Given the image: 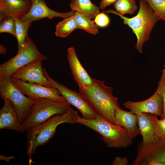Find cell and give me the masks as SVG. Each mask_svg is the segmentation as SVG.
Instances as JSON below:
<instances>
[{
	"instance_id": "ffe728a7",
	"label": "cell",
	"mask_w": 165,
	"mask_h": 165,
	"mask_svg": "<svg viewBox=\"0 0 165 165\" xmlns=\"http://www.w3.org/2000/svg\"><path fill=\"white\" fill-rule=\"evenodd\" d=\"M74 15L63 19L57 24L55 33L57 36L66 37L77 28Z\"/></svg>"
},
{
	"instance_id": "f1b7e54d",
	"label": "cell",
	"mask_w": 165,
	"mask_h": 165,
	"mask_svg": "<svg viewBox=\"0 0 165 165\" xmlns=\"http://www.w3.org/2000/svg\"><path fill=\"white\" fill-rule=\"evenodd\" d=\"M129 162L127 157H116L112 162L113 165H127Z\"/></svg>"
},
{
	"instance_id": "44dd1931",
	"label": "cell",
	"mask_w": 165,
	"mask_h": 165,
	"mask_svg": "<svg viewBox=\"0 0 165 165\" xmlns=\"http://www.w3.org/2000/svg\"><path fill=\"white\" fill-rule=\"evenodd\" d=\"M74 16L77 28L93 35L98 33V27L94 21L78 12H75Z\"/></svg>"
},
{
	"instance_id": "3957f363",
	"label": "cell",
	"mask_w": 165,
	"mask_h": 165,
	"mask_svg": "<svg viewBox=\"0 0 165 165\" xmlns=\"http://www.w3.org/2000/svg\"><path fill=\"white\" fill-rule=\"evenodd\" d=\"M139 4L137 14L131 18L125 17L113 9H108L105 12L118 16L123 20L124 24L131 29L137 38L135 46L142 53L145 42L149 39L152 30L160 19L145 1L139 0Z\"/></svg>"
},
{
	"instance_id": "d6a6232c",
	"label": "cell",
	"mask_w": 165,
	"mask_h": 165,
	"mask_svg": "<svg viewBox=\"0 0 165 165\" xmlns=\"http://www.w3.org/2000/svg\"></svg>"
},
{
	"instance_id": "484cf974",
	"label": "cell",
	"mask_w": 165,
	"mask_h": 165,
	"mask_svg": "<svg viewBox=\"0 0 165 165\" xmlns=\"http://www.w3.org/2000/svg\"><path fill=\"white\" fill-rule=\"evenodd\" d=\"M164 68L162 71L160 79L158 82L157 89L155 92L162 97L163 102V114L160 119L165 117V65Z\"/></svg>"
},
{
	"instance_id": "9a60e30c",
	"label": "cell",
	"mask_w": 165,
	"mask_h": 165,
	"mask_svg": "<svg viewBox=\"0 0 165 165\" xmlns=\"http://www.w3.org/2000/svg\"><path fill=\"white\" fill-rule=\"evenodd\" d=\"M67 57L71 73L79 86V89L91 86L93 83V78L90 76L81 64L73 47L68 49Z\"/></svg>"
},
{
	"instance_id": "8992f818",
	"label": "cell",
	"mask_w": 165,
	"mask_h": 165,
	"mask_svg": "<svg viewBox=\"0 0 165 165\" xmlns=\"http://www.w3.org/2000/svg\"><path fill=\"white\" fill-rule=\"evenodd\" d=\"M47 57L38 50L32 40L28 36L24 46L17 54L0 65V76H11L17 70L35 61H45Z\"/></svg>"
},
{
	"instance_id": "4316f807",
	"label": "cell",
	"mask_w": 165,
	"mask_h": 165,
	"mask_svg": "<svg viewBox=\"0 0 165 165\" xmlns=\"http://www.w3.org/2000/svg\"><path fill=\"white\" fill-rule=\"evenodd\" d=\"M94 22L100 28H104L110 24V20L109 17L104 12L98 13L95 17Z\"/></svg>"
},
{
	"instance_id": "277c9868",
	"label": "cell",
	"mask_w": 165,
	"mask_h": 165,
	"mask_svg": "<svg viewBox=\"0 0 165 165\" xmlns=\"http://www.w3.org/2000/svg\"><path fill=\"white\" fill-rule=\"evenodd\" d=\"M73 109L71 107L66 112L56 114L45 122L28 130L27 151L31 157L39 146L46 144L55 135L57 126L61 124L76 123L73 117Z\"/></svg>"
},
{
	"instance_id": "9c48e42d",
	"label": "cell",
	"mask_w": 165,
	"mask_h": 165,
	"mask_svg": "<svg viewBox=\"0 0 165 165\" xmlns=\"http://www.w3.org/2000/svg\"><path fill=\"white\" fill-rule=\"evenodd\" d=\"M133 165H165V138L153 144H139Z\"/></svg>"
},
{
	"instance_id": "7402d4cb",
	"label": "cell",
	"mask_w": 165,
	"mask_h": 165,
	"mask_svg": "<svg viewBox=\"0 0 165 165\" xmlns=\"http://www.w3.org/2000/svg\"><path fill=\"white\" fill-rule=\"evenodd\" d=\"M15 21L16 38L17 40L18 51H19L21 50L25 45L26 38L28 36V30L32 22L23 21L19 18H15Z\"/></svg>"
},
{
	"instance_id": "ac0fdd59",
	"label": "cell",
	"mask_w": 165,
	"mask_h": 165,
	"mask_svg": "<svg viewBox=\"0 0 165 165\" xmlns=\"http://www.w3.org/2000/svg\"><path fill=\"white\" fill-rule=\"evenodd\" d=\"M115 117L119 125L127 131L132 140L140 134L136 114L130 111H124L121 108H117L115 112Z\"/></svg>"
},
{
	"instance_id": "7c38bea8",
	"label": "cell",
	"mask_w": 165,
	"mask_h": 165,
	"mask_svg": "<svg viewBox=\"0 0 165 165\" xmlns=\"http://www.w3.org/2000/svg\"><path fill=\"white\" fill-rule=\"evenodd\" d=\"M31 0L32 5L28 12L19 18L23 21L32 22L45 18L51 19L57 17L63 19L73 15L75 12L71 10L67 13L58 12L50 8L45 0Z\"/></svg>"
},
{
	"instance_id": "4fadbf2b",
	"label": "cell",
	"mask_w": 165,
	"mask_h": 165,
	"mask_svg": "<svg viewBox=\"0 0 165 165\" xmlns=\"http://www.w3.org/2000/svg\"><path fill=\"white\" fill-rule=\"evenodd\" d=\"M42 61H35L27 64L15 72L12 75V78L39 84L48 87H53L44 75Z\"/></svg>"
},
{
	"instance_id": "cb8c5ba5",
	"label": "cell",
	"mask_w": 165,
	"mask_h": 165,
	"mask_svg": "<svg viewBox=\"0 0 165 165\" xmlns=\"http://www.w3.org/2000/svg\"><path fill=\"white\" fill-rule=\"evenodd\" d=\"M160 20L165 22V0H144Z\"/></svg>"
},
{
	"instance_id": "4dcf8cb0",
	"label": "cell",
	"mask_w": 165,
	"mask_h": 165,
	"mask_svg": "<svg viewBox=\"0 0 165 165\" xmlns=\"http://www.w3.org/2000/svg\"><path fill=\"white\" fill-rule=\"evenodd\" d=\"M15 158L14 156H10L9 157H6L3 155L0 156V160L5 161L9 162L11 160L15 159Z\"/></svg>"
},
{
	"instance_id": "83f0119b",
	"label": "cell",
	"mask_w": 165,
	"mask_h": 165,
	"mask_svg": "<svg viewBox=\"0 0 165 165\" xmlns=\"http://www.w3.org/2000/svg\"><path fill=\"white\" fill-rule=\"evenodd\" d=\"M156 125L158 132L162 139L165 138V117L156 120Z\"/></svg>"
},
{
	"instance_id": "8fae6325",
	"label": "cell",
	"mask_w": 165,
	"mask_h": 165,
	"mask_svg": "<svg viewBox=\"0 0 165 165\" xmlns=\"http://www.w3.org/2000/svg\"><path fill=\"white\" fill-rule=\"evenodd\" d=\"M137 115L140 134L142 137V141L140 144L143 145L152 144L162 139L156 127L157 115L148 113H140Z\"/></svg>"
},
{
	"instance_id": "2e32d148",
	"label": "cell",
	"mask_w": 165,
	"mask_h": 165,
	"mask_svg": "<svg viewBox=\"0 0 165 165\" xmlns=\"http://www.w3.org/2000/svg\"><path fill=\"white\" fill-rule=\"evenodd\" d=\"M3 106L0 110V129H7L23 132L24 131L19 122L15 109L7 98L2 99Z\"/></svg>"
},
{
	"instance_id": "603a6c76",
	"label": "cell",
	"mask_w": 165,
	"mask_h": 165,
	"mask_svg": "<svg viewBox=\"0 0 165 165\" xmlns=\"http://www.w3.org/2000/svg\"><path fill=\"white\" fill-rule=\"evenodd\" d=\"M116 11L120 14H134L138 9L135 0H117L113 4Z\"/></svg>"
},
{
	"instance_id": "7a4b0ae2",
	"label": "cell",
	"mask_w": 165,
	"mask_h": 165,
	"mask_svg": "<svg viewBox=\"0 0 165 165\" xmlns=\"http://www.w3.org/2000/svg\"><path fill=\"white\" fill-rule=\"evenodd\" d=\"M73 117L76 123L85 126L100 134L107 147L124 148L132 144V139L124 128L113 125L99 116L94 119H86L79 116L78 111L73 109Z\"/></svg>"
},
{
	"instance_id": "f546056e",
	"label": "cell",
	"mask_w": 165,
	"mask_h": 165,
	"mask_svg": "<svg viewBox=\"0 0 165 165\" xmlns=\"http://www.w3.org/2000/svg\"><path fill=\"white\" fill-rule=\"evenodd\" d=\"M117 0H102L100 3L99 8L104 10L107 6L113 4Z\"/></svg>"
},
{
	"instance_id": "ba28073f",
	"label": "cell",
	"mask_w": 165,
	"mask_h": 165,
	"mask_svg": "<svg viewBox=\"0 0 165 165\" xmlns=\"http://www.w3.org/2000/svg\"><path fill=\"white\" fill-rule=\"evenodd\" d=\"M43 72L51 86L59 90L61 95L70 105L74 106L80 111L82 118L93 119L99 116L89 106L79 92L72 90L57 82L50 76L45 68H43Z\"/></svg>"
},
{
	"instance_id": "5b68a950",
	"label": "cell",
	"mask_w": 165,
	"mask_h": 165,
	"mask_svg": "<svg viewBox=\"0 0 165 165\" xmlns=\"http://www.w3.org/2000/svg\"><path fill=\"white\" fill-rule=\"evenodd\" d=\"M71 108L67 101L39 98L35 100L29 112L21 124L24 131L45 122L54 115L66 112Z\"/></svg>"
},
{
	"instance_id": "e0dca14e",
	"label": "cell",
	"mask_w": 165,
	"mask_h": 165,
	"mask_svg": "<svg viewBox=\"0 0 165 165\" xmlns=\"http://www.w3.org/2000/svg\"><path fill=\"white\" fill-rule=\"evenodd\" d=\"M31 5V0H0V20L6 16L19 18L28 12Z\"/></svg>"
},
{
	"instance_id": "d4e9b609",
	"label": "cell",
	"mask_w": 165,
	"mask_h": 165,
	"mask_svg": "<svg viewBox=\"0 0 165 165\" xmlns=\"http://www.w3.org/2000/svg\"><path fill=\"white\" fill-rule=\"evenodd\" d=\"M15 19L11 16H6L0 20V33H8L16 38Z\"/></svg>"
},
{
	"instance_id": "1f68e13d",
	"label": "cell",
	"mask_w": 165,
	"mask_h": 165,
	"mask_svg": "<svg viewBox=\"0 0 165 165\" xmlns=\"http://www.w3.org/2000/svg\"><path fill=\"white\" fill-rule=\"evenodd\" d=\"M7 52V49L2 44L0 45V53L1 54H5Z\"/></svg>"
},
{
	"instance_id": "d6986e66",
	"label": "cell",
	"mask_w": 165,
	"mask_h": 165,
	"mask_svg": "<svg viewBox=\"0 0 165 165\" xmlns=\"http://www.w3.org/2000/svg\"><path fill=\"white\" fill-rule=\"evenodd\" d=\"M71 10L78 12L92 19L100 13V8L90 0H72L70 3Z\"/></svg>"
},
{
	"instance_id": "52a82bcc",
	"label": "cell",
	"mask_w": 165,
	"mask_h": 165,
	"mask_svg": "<svg viewBox=\"0 0 165 165\" xmlns=\"http://www.w3.org/2000/svg\"><path fill=\"white\" fill-rule=\"evenodd\" d=\"M0 94L12 102L21 124L28 116L35 100L26 97L15 86L11 76H0Z\"/></svg>"
},
{
	"instance_id": "30bf717a",
	"label": "cell",
	"mask_w": 165,
	"mask_h": 165,
	"mask_svg": "<svg viewBox=\"0 0 165 165\" xmlns=\"http://www.w3.org/2000/svg\"><path fill=\"white\" fill-rule=\"evenodd\" d=\"M12 79L16 87L24 94L33 99L45 98L61 101H67L56 88L48 87L39 84L30 83L19 79Z\"/></svg>"
},
{
	"instance_id": "5bb4252c",
	"label": "cell",
	"mask_w": 165,
	"mask_h": 165,
	"mask_svg": "<svg viewBox=\"0 0 165 165\" xmlns=\"http://www.w3.org/2000/svg\"><path fill=\"white\" fill-rule=\"evenodd\" d=\"M123 105L136 115L140 113H148L161 117L163 114V99L161 96L156 92L146 100L139 102L128 100Z\"/></svg>"
},
{
	"instance_id": "6da1fadb",
	"label": "cell",
	"mask_w": 165,
	"mask_h": 165,
	"mask_svg": "<svg viewBox=\"0 0 165 165\" xmlns=\"http://www.w3.org/2000/svg\"><path fill=\"white\" fill-rule=\"evenodd\" d=\"M112 86L105 84V81L93 78L92 84L79 89V92L91 108L100 116L114 125L119 126L116 121V110L121 108L118 98L114 97Z\"/></svg>"
}]
</instances>
